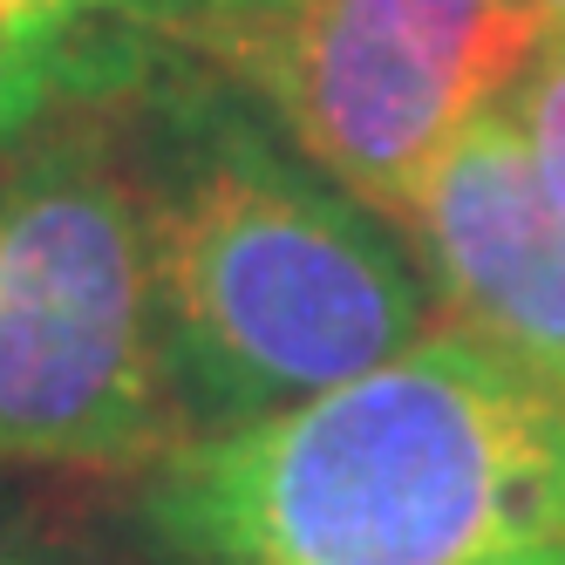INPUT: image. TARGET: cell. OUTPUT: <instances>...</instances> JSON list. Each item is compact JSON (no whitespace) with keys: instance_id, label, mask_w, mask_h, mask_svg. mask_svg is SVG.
Here are the masks:
<instances>
[{"instance_id":"obj_1","label":"cell","mask_w":565,"mask_h":565,"mask_svg":"<svg viewBox=\"0 0 565 565\" xmlns=\"http://www.w3.org/2000/svg\"><path fill=\"white\" fill-rule=\"evenodd\" d=\"M116 150L150 232L178 429H246L423 341V259L238 75L130 96Z\"/></svg>"},{"instance_id":"obj_2","label":"cell","mask_w":565,"mask_h":565,"mask_svg":"<svg viewBox=\"0 0 565 565\" xmlns=\"http://www.w3.org/2000/svg\"><path fill=\"white\" fill-rule=\"evenodd\" d=\"M143 532L171 565H483L565 539V409L477 334L157 463Z\"/></svg>"},{"instance_id":"obj_6","label":"cell","mask_w":565,"mask_h":565,"mask_svg":"<svg viewBox=\"0 0 565 565\" xmlns=\"http://www.w3.org/2000/svg\"><path fill=\"white\" fill-rule=\"evenodd\" d=\"M294 0H0V143L62 109H124L171 75L253 89Z\"/></svg>"},{"instance_id":"obj_4","label":"cell","mask_w":565,"mask_h":565,"mask_svg":"<svg viewBox=\"0 0 565 565\" xmlns=\"http://www.w3.org/2000/svg\"><path fill=\"white\" fill-rule=\"evenodd\" d=\"M524 0H294L253 96L361 205L409 212L477 116H491L545 42Z\"/></svg>"},{"instance_id":"obj_5","label":"cell","mask_w":565,"mask_h":565,"mask_svg":"<svg viewBox=\"0 0 565 565\" xmlns=\"http://www.w3.org/2000/svg\"><path fill=\"white\" fill-rule=\"evenodd\" d=\"M416 259L463 334L498 348L565 409V232L511 116L491 109L409 198Z\"/></svg>"},{"instance_id":"obj_9","label":"cell","mask_w":565,"mask_h":565,"mask_svg":"<svg viewBox=\"0 0 565 565\" xmlns=\"http://www.w3.org/2000/svg\"><path fill=\"white\" fill-rule=\"evenodd\" d=\"M483 565H565V539H545V545H518V552H498Z\"/></svg>"},{"instance_id":"obj_3","label":"cell","mask_w":565,"mask_h":565,"mask_svg":"<svg viewBox=\"0 0 565 565\" xmlns=\"http://www.w3.org/2000/svg\"><path fill=\"white\" fill-rule=\"evenodd\" d=\"M171 436L150 232L109 109L42 116L0 143V463L130 470Z\"/></svg>"},{"instance_id":"obj_10","label":"cell","mask_w":565,"mask_h":565,"mask_svg":"<svg viewBox=\"0 0 565 565\" xmlns=\"http://www.w3.org/2000/svg\"><path fill=\"white\" fill-rule=\"evenodd\" d=\"M524 8H539V14H545L552 28H565V0H524Z\"/></svg>"},{"instance_id":"obj_7","label":"cell","mask_w":565,"mask_h":565,"mask_svg":"<svg viewBox=\"0 0 565 565\" xmlns=\"http://www.w3.org/2000/svg\"><path fill=\"white\" fill-rule=\"evenodd\" d=\"M498 109L511 116L524 157H532V178L565 232V28H545V42L518 68V83Z\"/></svg>"},{"instance_id":"obj_8","label":"cell","mask_w":565,"mask_h":565,"mask_svg":"<svg viewBox=\"0 0 565 565\" xmlns=\"http://www.w3.org/2000/svg\"><path fill=\"white\" fill-rule=\"evenodd\" d=\"M0 565H171L164 552L116 545L96 524H68L42 511H0Z\"/></svg>"}]
</instances>
